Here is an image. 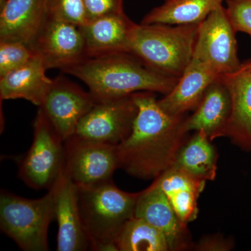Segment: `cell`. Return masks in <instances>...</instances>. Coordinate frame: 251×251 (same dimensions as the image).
<instances>
[{"mask_svg": "<svg viewBox=\"0 0 251 251\" xmlns=\"http://www.w3.org/2000/svg\"><path fill=\"white\" fill-rule=\"evenodd\" d=\"M36 57L31 48L19 41H0V77Z\"/></svg>", "mask_w": 251, "mask_h": 251, "instance_id": "cb8c5ba5", "label": "cell"}, {"mask_svg": "<svg viewBox=\"0 0 251 251\" xmlns=\"http://www.w3.org/2000/svg\"><path fill=\"white\" fill-rule=\"evenodd\" d=\"M205 133L194 131L177 153L173 166L204 181H214L217 175L218 152Z\"/></svg>", "mask_w": 251, "mask_h": 251, "instance_id": "44dd1931", "label": "cell"}, {"mask_svg": "<svg viewBox=\"0 0 251 251\" xmlns=\"http://www.w3.org/2000/svg\"><path fill=\"white\" fill-rule=\"evenodd\" d=\"M155 179L183 224L188 226L197 219L198 200L207 181L197 179L175 166L163 172Z\"/></svg>", "mask_w": 251, "mask_h": 251, "instance_id": "d6986e66", "label": "cell"}, {"mask_svg": "<svg viewBox=\"0 0 251 251\" xmlns=\"http://www.w3.org/2000/svg\"><path fill=\"white\" fill-rule=\"evenodd\" d=\"M31 49L47 70L62 71L87 57L80 27L52 18L44 25Z\"/></svg>", "mask_w": 251, "mask_h": 251, "instance_id": "8fae6325", "label": "cell"}, {"mask_svg": "<svg viewBox=\"0 0 251 251\" xmlns=\"http://www.w3.org/2000/svg\"><path fill=\"white\" fill-rule=\"evenodd\" d=\"M226 10L234 30L251 36V0H227Z\"/></svg>", "mask_w": 251, "mask_h": 251, "instance_id": "484cf974", "label": "cell"}, {"mask_svg": "<svg viewBox=\"0 0 251 251\" xmlns=\"http://www.w3.org/2000/svg\"><path fill=\"white\" fill-rule=\"evenodd\" d=\"M234 33L226 8L221 5L200 23L193 57L206 63L219 75L237 73L242 64Z\"/></svg>", "mask_w": 251, "mask_h": 251, "instance_id": "9c48e42d", "label": "cell"}, {"mask_svg": "<svg viewBox=\"0 0 251 251\" xmlns=\"http://www.w3.org/2000/svg\"><path fill=\"white\" fill-rule=\"evenodd\" d=\"M62 72L82 80L97 100L139 92L166 95L178 81L153 70L129 53L86 57Z\"/></svg>", "mask_w": 251, "mask_h": 251, "instance_id": "7a4b0ae2", "label": "cell"}, {"mask_svg": "<svg viewBox=\"0 0 251 251\" xmlns=\"http://www.w3.org/2000/svg\"><path fill=\"white\" fill-rule=\"evenodd\" d=\"M124 0H84L89 21L124 12Z\"/></svg>", "mask_w": 251, "mask_h": 251, "instance_id": "4316f807", "label": "cell"}, {"mask_svg": "<svg viewBox=\"0 0 251 251\" xmlns=\"http://www.w3.org/2000/svg\"><path fill=\"white\" fill-rule=\"evenodd\" d=\"M230 114V96L221 75L209 86L193 115L186 117L185 126L189 133L202 130L213 141L226 137Z\"/></svg>", "mask_w": 251, "mask_h": 251, "instance_id": "e0dca14e", "label": "cell"}, {"mask_svg": "<svg viewBox=\"0 0 251 251\" xmlns=\"http://www.w3.org/2000/svg\"><path fill=\"white\" fill-rule=\"evenodd\" d=\"M64 171L77 186L112 179L119 168L117 145L84 139L74 135L64 141Z\"/></svg>", "mask_w": 251, "mask_h": 251, "instance_id": "ba28073f", "label": "cell"}, {"mask_svg": "<svg viewBox=\"0 0 251 251\" xmlns=\"http://www.w3.org/2000/svg\"><path fill=\"white\" fill-rule=\"evenodd\" d=\"M199 24H136L128 53L164 75L179 79L191 62Z\"/></svg>", "mask_w": 251, "mask_h": 251, "instance_id": "277c9868", "label": "cell"}, {"mask_svg": "<svg viewBox=\"0 0 251 251\" xmlns=\"http://www.w3.org/2000/svg\"><path fill=\"white\" fill-rule=\"evenodd\" d=\"M77 187L81 220L92 250L117 251L115 238L126 221L134 216L140 192L122 191L112 179Z\"/></svg>", "mask_w": 251, "mask_h": 251, "instance_id": "3957f363", "label": "cell"}, {"mask_svg": "<svg viewBox=\"0 0 251 251\" xmlns=\"http://www.w3.org/2000/svg\"><path fill=\"white\" fill-rule=\"evenodd\" d=\"M33 126L34 139L20 163L18 176L29 188L49 190L64 171V140L40 108Z\"/></svg>", "mask_w": 251, "mask_h": 251, "instance_id": "8992f818", "label": "cell"}, {"mask_svg": "<svg viewBox=\"0 0 251 251\" xmlns=\"http://www.w3.org/2000/svg\"><path fill=\"white\" fill-rule=\"evenodd\" d=\"M136 23L125 12L89 21L80 27L85 38L87 57L128 53V44Z\"/></svg>", "mask_w": 251, "mask_h": 251, "instance_id": "9a60e30c", "label": "cell"}, {"mask_svg": "<svg viewBox=\"0 0 251 251\" xmlns=\"http://www.w3.org/2000/svg\"><path fill=\"white\" fill-rule=\"evenodd\" d=\"M232 239L223 237L219 234H209L201 237L193 247L198 251H228L234 248Z\"/></svg>", "mask_w": 251, "mask_h": 251, "instance_id": "83f0119b", "label": "cell"}, {"mask_svg": "<svg viewBox=\"0 0 251 251\" xmlns=\"http://www.w3.org/2000/svg\"><path fill=\"white\" fill-rule=\"evenodd\" d=\"M220 76L206 63L193 57L173 90L158 103L170 115H187L196 110L209 86Z\"/></svg>", "mask_w": 251, "mask_h": 251, "instance_id": "2e32d148", "label": "cell"}, {"mask_svg": "<svg viewBox=\"0 0 251 251\" xmlns=\"http://www.w3.org/2000/svg\"><path fill=\"white\" fill-rule=\"evenodd\" d=\"M138 112L133 94L96 100L94 106L80 120L74 135L84 139L118 145L129 136Z\"/></svg>", "mask_w": 251, "mask_h": 251, "instance_id": "52a82bcc", "label": "cell"}, {"mask_svg": "<svg viewBox=\"0 0 251 251\" xmlns=\"http://www.w3.org/2000/svg\"><path fill=\"white\" fill-rule=\"evenodd\" d=\"M46 71L36 56L22 67L0 77L1 100L25 99L40 107L52 81L46 75Z\"/></svg>", "mask_w": 251, "mask_h": 251, "instance_id": "ffe728a7", "label": "cell"}, {"mask_svg": "<svg viewBox=\"0 0 251 251\" xmlns=\"http://www.w3.org/2000/svg\"><path fill=\"white\" fill-rule=\"evenodd\" d=\"M54 184L45 196L27 199L1 190L0 228L25 251H48L50 224L54 221Z\"/></svg>", "mask_w": 251, "mask_h": 251, "instance_id": "5b68a950", "label": "cell"}, {"mask_svg": "<svg viewBox=\"0 0 251 251\" xmlns=\"http://www.w3.org/2000/svg\"><path fill=\"white\" fill-rule=\"evenodd\" d=\"M6 0H0V6H2Z\"/></svg>", "mask_w": 251, "mask_h": 251, "instance_id": "f546056e", "label": "cell"}, {"mask_svg": "<svg viewBox=\"0 0 251 251\" xmlns=\"http://www.w3.org/2000/svg\"><path fill=\"white\" fill-rule=\"evenodd\" d=\"M138 112L129 136L117 145L119 168L133 177L154 179L174 165L189 137L188 115H172L163 110L154 92L133 94Z\"/></svg>", "mask_w": 251, "mask_h": 251, "instance_id": "6da1fadb", "label": "cell"}, {"mask_svg": "<svg viewBox=\"0 0 251 251\" xmlns=\"http://www.w3.org/2000/svg\"><path fill=\"white\" fill-rule=\"evenodd\" d=\"M117 251H169L163 234L136 216L127 220L115 240Z\"/></svg>", "mask_w": 251, "mask_h": 251, "instance_id": "603a6c76", "label": "cell"}, {"mask_svg": "<svg viewBox=\"0 0 251 251\" xmlns=\"http://www.w3.org/2000/svg\"><path fill=\"white\" fill-rule=\"evenodd\" d=\"M50 18L82 27L89 22L84 0H52Z\"/></svg>", "mask_w": 251, "mask_h": 251, "instance_id": "d4e9b609", "label": "cell"}, {"mask_svg": "<svg viewBox=\"0 0 251 251\" xmlns=\"http://www.w3.org/2000/svg\"><path fill=\"white\" fill-rule=\"evenodd\" d=\"M52 0H6L0 6V41L29 47L50 18Z\"/></svg>", "mask_w": 251, "mask_h": 251, "instance_id": "5bb4252c", "label": "cell"}, {"mask_svg": "<svg viewBox=\"0 0 251 251\" xmlns=\"http://www.w3.org/2000/svg\"><path fill=\"white\" fill-rule=\"evenodd\" d=\"M231 99L226 137L242 151H251V73L221 75Z\"/></svg>", "mask_w": 251, "mask_h": 251, "instance_id": "ac0fdd59", "label": "cell"}, {"mask_svg": "<svg viewBox=\"0 0 251 251\" xmlns=\"http://www.w3.org/2000/svg\"><path fill=\"white\" fill-rule=\"evenodd\" d=\"M96 103L90 92L59 75L52 83L40 107L65 141L74 135L80 120Z\"/></svg>", "mask_w": 251, "mask_h": 251, "instance_id": "30bf717a", "label": "cell"}, {"mask_svg": "<svg viewBox=\"0 0 251 251\" xmlns=\"http://www.w3.org/2000/svg\"><path fill=\"white\" fill-rule=\"evenodd\" d=\"M54 221L57 223V251L92 250L86 234L77 201V187L63 171L54 184Z\"/></svg>", "mask_w": 251, "mask_h": 251, "instance_id": "4fadbf2b", "label": "cell"}, {"mask_svg": "<svg viewBox=\"0 0 251 251\" xmlns=\"http://www.w3.org/2000/svg\"><path fill=\"white\" fill-rule=\"evenodd\" d=\"M237 72L251 73V62L247 63V64H242V67Z\"/></svg>", "mask_w": 251, "mask_h": 251, "instance_id": "f1b7e54d", "label": "cell"}, {"mask_svg": "<svg viewBox=\"0 0 251 251\" xmlns=\"http://www.w3.org/2000/svg\"><path fill=\"white\" fill-rule=\"evenodd\" d=\"M224 0H165L145 15L141 24H200Z\"/></svg>", "mask_w": 251, "mask_h": 251, "instance_id": "7402d4cb", "label": "cell"}, {"mask_svg": "<svg viewBox=\"0 0 251 251\" xmlns=\"http://www.w3.org/2000/svg\"><path fill=\"white\" fill-rule=\"evenodd\" d=\"M134 216L159 230L166 237L170 251L193 250L195 244L188 225L180 221L156 179L140 192Z\"/></svg>", "mask_w": 251, "mask_h": 251, "instance_id": "7c38bea8", "label": "cell"}]
</instances>
